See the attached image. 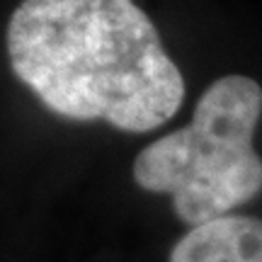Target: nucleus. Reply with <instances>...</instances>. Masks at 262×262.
<instances>
[{
	"mask_svg": "<svg viewBox=\"0 0 262 262\" xmlns=\"http://www.w3.org/2000/svg\"><path fill=\"white\" fill-rule=\"evenodd\" d=\"M5 49L19 83L63 119L146 134L185 100L178 63L134 0H22Z\"/></svg>",
	"mask_w": 262,
	"mask_h": 262,
	"instance_id": "f257e3e1",
	"label": "nucleus"
},
{
	"mask_svg": "<svg viewBox=\"0 0 262 262\" xmlns=\"http://www.w3.org/2000/svg\"><path fill=\"white\" fill-rule=\"evenodd\" d=\"M262 117V88L248 75H224L206 88L192 122L170 131L134 160V182L168 194L187 226L228 216L262 192V158L255 129Z\"/></svg>",
	"mask_w": 262,
	"mask_h": 262,
	"instance_id": "f03ea898",
	"label": "nucleus"
},
{
	"mask_svg": "<svg viewBox=\"0 0 262 262\" xmlns=\"http://www.w3.org/2000/svg\"><path fill=\"white\" fill-rule=\"evenodd\" d=\"M170 262H262V219L228 214L189 228Z\"/></svg>",
	"mask_w": 262,
	"mask_h": 262,
	"instance_id": "7ed1b4c3",
	"label": "nucleus"
}]
</instances>
